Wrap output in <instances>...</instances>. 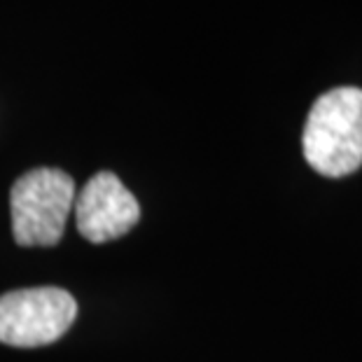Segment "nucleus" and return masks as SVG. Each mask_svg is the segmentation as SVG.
Listing matches in <instances>:
<instances>
[{
	"label": "nucleus",
	"instance_id": "nucleus-1",
	"mask_svg": "<svg viewBox=\"0 0 362 362\" xmlns=\"http://www.w3.org/2000/svg\"><path fill=\"white\" fill-rule=\"evenodd\" d=\"M315 173L344 178L362 166V89L337 87L315 98L302 136Z\"/></svg>",
	"mask_w": 362,
	"mask_h": 362
},
{
	"label": "nucleus",
	"instance_id": "nucleus-2",
	"mask_svg": "<svg viewBox=\"0 0 362 362\" xmlns=\"http://www.w3.org/2000/svg\"><path fill=\"white\" fill-rule=\"evenodd\" d=\"M75 182L59 168H35L12 185V236L24 248H52L61 241L75 204Z\"/></svg>",
	"mask_w": 362,
	"mask_h": 362
},
{
	"label": "nucleus",
	"instance_id": "nucleus-3",
	"mask_svg": "<svg viewBox=\"0 0 362 362\" xmlns=\"http://www.w3.org/2000/svg\"><path fill=\"white\" fill-rule=\"evenodd\" d=\"M78 318V302L64 288H24L0 297V344L17 349L54 344Z\"/></svg>",
	"mask_w": 362,
	"mask_h": 362
},
{
	"label": "nucleus",
	"instance_id": "nucleus-4",
	"mask_svg": "<svg viewBox=\"0 0 362 362\" xmlns=\"http://www.w3.org/2000/svg\"><path fill=\"white\" fill-rule=\"evenodd\" d=\"M75 225L91 243H107L129 234L141 220L136 197L110 171L96 173L75 194Z\"/></svg>",
	"mask_w": 362,
	"mask_h": 362
}]
</instances>
